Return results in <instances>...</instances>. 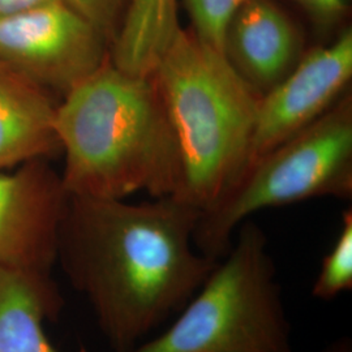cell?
<instances>
[{
  "label": "cell",
  "instance_id": "1",
  "mask_svg": "<svg viewBox=\"0 0 352 352\" xmlns=\"http://www.w3.org/2000/svg\"><path fill=\"white\" fill-rule=\"evenodd\" d=\"M200 213L174 196L140 204L69 196L58 263L113 352L135 351L215 267L193 243Z\"/></svg>",
  "mask_w": 352,
  "mask_h": 352
},
{
  "label": "cell",
  "instance_id": "2",
  "mask_svg": "<svg viewBox=\"0 0 352 352\" xmlns=\"http://www.w3.org/2000/svg\"><path fill=\"white\" fill-rule=\"evenodd\" d=\"M55 131L65 157L60 177L68 196H175L180 158L154 74H126L109 56L63 96Z\"/></svg>",
  "mask_w": 352,
  "mask_h": 352
},
{
  "label": "cell",
  "instance_id": "3",
  "mask_svg": "<svg viewBox=\"0 0 352 352\" xmlns=\"http://www.w3.org/2000/svg\"><path fill=\"white\" fill-rule=\"evenodd\" d=\"M180 158L177 200L209 210L241 175L261 96L221 51L179 33L154 71Z\"/></svg>",
  "mask_w": 352,
  "mask_h": 352
},
{
  "label": "cell",
  "instance_id": "4",
  "mask_svg": "<svg viewBox=\"0 0 352 352\" xmlns=\"http://www.w3.org/2000/svg\"><path fill=\"white\" fill-rule=\"evenodd\" d=\"M174 322L133 352H294L277 266L248 219Z\"/></svg>",
  "mask_w": 352,
  "mask_h": 352
},
{
  "label": "cell",
  "instance_id": "5",
  "mask_svg": "<svg viewBox=\"0 0 352 352\" xmlns=\"http://www.w3.org/2000/svg\"><path fill=\"white\" fill-rule=\"evenodd\" d=\"M352 196V93L267 153L240 176L221 200L200 213L195 247L219 261L232 245V235L253 214L320 197Z\"/></svg>",
  "mask_w": 352,
  "mask_h": 352
},
{
  "label": "cell",
  "instance_id": "6",
  "mask_svg": "<svg viewBox=\"0 0 352 352\" xmlns=\"http://www.w3.org/2000/svg\"><path fill=\"white\" fill-rule=\"evenodd\" d=\"M110 56V43L63 0L0 19V62L65 96Z\"/></svg>",
  "mask_w": 352,
  "mask_h": 352
},
{
  "label": "cell",
  "instance_id": "7",
  "mask_svg": "<svg viewBox=\"0 0 352 352\" xmlns=\"http://www.w3.org/2000/svg\"><path fill=\"white\" fill-rule=\"evenodd\" d=\"M351 80L352 30L344 28L333 42L307 50L289 75L261 97L241 175L315 123L351 89Z\"/></svg>",
  "mask_w": 352,
  "mask_h": 352
},
{
  "label": "cell",
  "instance_id": "8",
  "mask_svg": "<svg viewBox=\"0 0 352 352\" xmlns=\"http://www.w3.org/2000/svg\"><path fill=\"white\" fill-rule=\"evenodd\" d=\"M68 199L62 177L43 160L0 170V266L55 283Z\"/></svg>",
  "mask_w": 352,
  "mask_h": 352
},
{
  "label": "cell",
  "instance_id": "9",
  "mask_svg": "<svg viewBox=\"0 0 352 352\" xmlns=\"http://www.w3.org/2000/svg\"><path fill=\"white\" fill-rule=\"evenodd\" d=\"M222 52L263 97L298 65L307 49L299 28L273 0H247L227 26Z\"/></svg>",
  "mask_w": 352,
  "mask_h": 352
},
{
  "label": "cell",
  "instance_id": "10",
  "mask_svg": "<svg viewBox=\"0 0 352 352\" xmlns=\"http://www.w3.org/2000/svg\"><path fill=\"white\" fill-rule=\"evenodd\" d=\"M49 90L0 62V170L60 151Z\"/></svg>",
  "mask_w": 352,
  "mask_h": 352
},
{
  "label": "cell",
  "instance_id": "11",
  "mask_svg": "<svg viewBox=\"0 0 352 352\" xmlns=\"http://www.w3.org/2000/svg\"><path fill=\"white\" fill-rule=\"evenodd\" d=\"M63 298L55 283L0 266V352H60L45 321L56 320Z\"/></svg>",
  "mask_w": 352,
  "mask_h": 352
},
{
  "label": "cell",
  "instance_id": "12",
  "mask_svg": "<svg viewBox=\"0 0 352 352\" xmlns=\"http://www.w3.org/2000/svg\"><path fill=\"white\" fill-rule=\"evenodd\" d=\"M179 0H128L110 58L126 74H154L182 32Z\"/></svg>",
  "mask_w": 352,
  "mask_h": 352
},
{
  "label": "cell",
  "instance_id": "13",
  "mask_svg": "<svg viewBox=\"0 0 352 352\" xmlns=\"http://www.w3.org/2000/svg\"><path fill=\"white\" fill-rule=\"evenodd\" d=\"M352 289V212L344 210L334 245L322 260L312 286L316 299L329 302Z\"/></svg>",
  "mask_w": 352,
  "mask_h": 352
},
{
  "label": "cell",
  "instance_id": "14",
  "mask_svg": "<svg viewBox=\"0 0 352 352\" xmlns=\"http://www.w3.org/2000/svg\"><path fill=\"white\" fill-rule=\"evenodd\" d=\"M245 1L247 0H183L192 21L190 32L202 43L222 52L227 26Z\"/></svg>",
  "mask_w": 352,
  "mask_h": 352
},
{
  "label": "cell",
  "instance_id": "15",
  "mask_svg": "<svg viewBox=\"0 0 352 352\" xmlns=\"http://www.w3.org/2000/svg\"><path fill=\"white\" fill-rule=\"evenodd\" d=\"M96 26L110 43L122 25L128 0H63Z\"/></svg>",
  "mask_w": 352,
  "mask_h": 352
},
{
  "label": "cell",
  "instance_id": "16",
  "mask_svg": "<svg viewBox=\"0 0 352 352\" xmlns=\"http://www.w3.org/2000/svg\"><path fill=\"white\" fill-rule=\"evenodd\" d=\"M324 29L340 25L347 16L350 0H292Z\"/></svg>",
  "mask_w": 352,
  "mask_h": 352
},
{
  "label": "cell",
  "instance_id": "17",
  "mask_svg": "<svg viewBox=\"0 0 352 352\" xmlns=\"http://www.w3.org/2000/svg\"><path fill=\"white\" fill-rule=\"evenodd\" d=\"M52 1L58 0H0V19L25 12Z\"/></svg>",
  "mask_w": 352,
  "mask_h": 352
},
{
  "label": "cell",
  "instance_id": "18",
  "mask_svg": "<svg viewBox=\"0 0 352 352\" xmlns=\"http://www.w3.org/2000/svg\"><path fill=\"white\" fill-rule=\"evenodd\" d=\"M322 352H352L351 340L349 338H340L327 344Z\"/></svg>",
  "mask_w": 352,
  "mask_h": 352
}]
</instances>
